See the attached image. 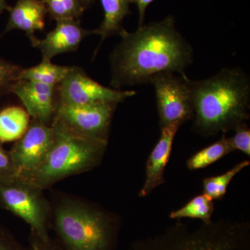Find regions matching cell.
Wrapping results in <instances>:
<instances>
[{
  "instance_id": "6da1fadb",
  "label": "cell",
  "mask_w": 250,
  "mask_h": 250,
  "mask_svg": "<svg viewBox=\"0 0 250 250\" xmlns=\"http://www.w3.org/2000/svg\"><path fill=\"white\" fill-rule=\"evenodd\" d=\"M122 40L111 55V85L149 83L163 73H185L192 62V49L179 32L172 16L139 26L134 32L123 29Z\"/></svg>"
},
{
  "instance_id": "7a4b0ae2",
  "label": "cell",
  "mask_w": 250,
  "mask_h": 250,
  "mask_svg": "<svg viewBox=\"0 0 250 250\" xmlns=\"http://www.w3.org/2000/svg\"><path fill=\"white\" fill-rule=\"evenodd\" d=\"M194 108V131L225 134L250 118V82L240 67H228L200 81L188 78Z\"/></svg>"
},
{
  "instance_id": "3957f363",
  "label": "cell",
  "mask_w": 250,
  "mask_h": 250,
  "mask_svg": "<svg viewBox=\"0 0 250 250\" xmlns=\"http://www.w3.org/2000/svg\"><path fill=\"white\" fill-rule=\"evenodd\" d=\"M52 126L54 139L48 153L24 180L41 190L98 166L107 147L106 140L79 134L58 123H52Z\"/></svg>"
},
{
  "instance_id": "277c9868",
  "label": "cell",
  "mask_w": 250,
  "mask_h": 250,
  "mask_svg": "<svg viewBox=\"0 0 250 250\" xmlns=\"http://www.w3.org/2000/svg\"><path fill=\"white\" fill-rule=\"evenodd\" d=\"M248 223L220 220L190 229L176 223L164 232L136 242L129 250H250Z\"/></svg>"
},
{
  "instance_id": "5b68a950",
  "label": "cell",
  "mask_w": 250,
  "mask_h": 250,
  "mask_svg": "<svg viewBox=\"0 0 250 250\" xmlns=\"http://www.w3.org/2000/svg\"><path fill=\"white\" fill-rule=\"evenodd\" d=\"M54 228L62 250H115L118 227L113 217L78 201L57 207Z\"/></svg>"
},
{
  "instance_id": "8992f818",
  "label": "cell",
  "mask_w": 250,
  "mask_h": 250,
  "mask_svg": "<svg viewBox=\"0 0 250 250\" xmlns=\"http://www.w3.org/2000/svg\"><path fill=\"white\" fill-rule=\"evenodd\" d=\"M41 190L18 177L0 179V205L24 220L41 239L48 241L49 207Z\"/></svg>"
},
{
  "instance_id": "52a82bcc",
  "label": "cell",
  "mask_w": 250,
  "mask_h": 250,
  "mask_svg": "<svg viewBox=\"0 0 250 250\" xmlns=\"http://www.w3.org/2000/svg\"><path fill=\"white\" fill-rule=\"evenodd\" d=\"M149 83L155 90L160 128L173 123L184 124L193 118L191 92L185 73H163Z\"/></svg>"
},
{
  "instance_id": "ba28073f",
  "label": "cell",
  "mask_w": 250,
  "mask_h": 250,
  "mask_svg": "<svg viewBox=\"0 0 250 250\" xmlns=\"http://www.w3.org/2000/svg\"><path fill=\"white\" fill-rule=\"evenodd\" d=\"M59 103L70 105L118 104L134 96L136 92L108 88L90 78L81 67L72 66L58 85Z\"/></svg>"
},
{
  "instance_id": "9c48e42d",
  "label": "cell",
  "mask_w": 250,
  "mask_h": 250,
  "mask_svg": "<svg viewBox=\"0 0 250 250\" xmlns=\"http://www.w3.org/2000/svg\"><path fill=\"white\" fill-rule=\"evenodd\" d=\"M116 104L70 105L59 103L53 123L63 125L79 134L107 141Z\"/></svg>"
},
{
  "instance_id": "30bf717a",
  "label": "cell",
  "mask_w": 250,
  "mask_h": 250,
  "mask_svg": "<svg viewBox=\"0 0 250 250\" xmlns=\"http://www.w3.org/2000/svg\"><path fill=\"white\" fill-rule=\"evenodd\" d=\"M54 139L53 126L33 120L9 154L18 178L27 179L42 164Z\"/></svg>"
},
{
  "instance_id": "8fae6325",
  "label": "cell",
  "mask_w": 250,
  "mask_h": 250,
  "mask_svg": "<svg viewBox=\"0 0 250 250\" xmlns=\"http://www.w3.org/2000/svg\"><path fill=\"white\" fill-rule=\"evenodd\" d=\"M93 34L94 30H87L81 25L80 20H61L43 39L36 38L31 44L41 51L42 61H51L59 54L77 50L83 39Z\"/></svg>"
},
{
  "instance_id": "7c38bea8",
  "label": "cell",
  "mask_w": 250,
  "mask_h": 250,
  "mask_svg": "<svg viewBox=\"0 0 250 250\" xmlns=\"http://www.w3.org/2000/svg\"><path fill=\"white\" fill-rule=\"evenodd\" d=\"M182 125L173 123L161 128L160 139L149 154L146 164V179L139 196L146 197L165 183L164 174L170 161L174 138Z\"/></svg>"
},
{
  "instance_id": "4fadbf2b",
  "label": "cell",
  "mask_w": 250,
  "mask_h": 250,
  "mask_svg": "<svg viewBox=\"0 0 250 250\" xmlns=\"http://www.w3.org/2000/svg\"><path fill=\"white\" fill-rule=\"evenodd\" d=\"M56 87L39 82L19 80L13 88L33 120L48 125L54 118L57 106L54 103Z\"/></svg>"
},
{
  "instance_id": "5bb4252c",
  "label": "cell",
  "mask_w": 250,
  "mask_h": 250,
  "mask_svg": "<svg viewBox=\"0 0 250 250\" xmlns=\"http://www.w3.org/2000/svg\"><path fill=\"white\" fill-rule=\"evenodd\" d=\"M47 11L42 0H18L9 10V18L4 34L18 29L24 31L31 42L36 39L34 33L45 27Z\"/></svg>"
},
{
  "instance_id": "9a60e30c",
  "label": "cell",
  "mask_w": 250,
  "mask_h": 250,
  "mask_svg": "<svg viewBox=\"0 0 250 250\" xmlns=\"http://www.w3.org/2000/svg\"><path fill=\"white\" fill-rule=\"evenodd\" d=\"M104 11V19L94 34L101 36V45L110 36L118 35L124 28L123 22L126 16L131 14L130 0H100Z\"/></svg>"
},
{
  "instance_id": "2e32d148",
  "label": "cell",
  "mask_w": 250,
  "mask_h": 250,
  "mask_svg": "<svg viewBox=\"0 0 250 250\" xmlns=\"http://www.w3.org/2000/svg\"><path fill=\"white\" fill-rule=\"evenodd\" d=\"M29 117L20 106H9L0 111V143L21 139L29 127Z\"/></svg>"
},
{
  "instance_id": "e0dca14e",
  "label": "cell",
  "mask_w": 250,
  "mask_h": 250,
  "mask_svg": "<svg viewBox=\"0 0 250 250\" xmlns=\"http://www.w3.org/2000/svg\"><path fill=\"white\" fill-rule=\"evenodd\" d=\"M72 66H63L52 63L51 61H42L35 66L24 69L20 80L39 82L52 86H57L68 75Z\"/></svg>"
},
{
  "instance_id": "ac0fdd59",
  "label": "cell",
  "mask_w": 250,
  "mask_h": 250,
  "mask_svg": "<svg viewBox=\"0 0 250 250\" xmlns=\"http://www.w3.org/2000/svg\"><path fill=\"white\" fill-rule=\"evenodd\" d=\"M233 151L228 138L226 135L223 134L221 139L217 142L193 154L187 161V167L190 170L205 168Z\"/></svg>"
},
{
  "instance_id": "d6986e66",
  "label": "cell",
  "mask_w": 250,
  "mask_h": 250,
  "mask_svg": "<svg viewBox=\"0 0 250 250\" xmlns=\"http://www.w3.org/2000/svg\"><path fill=\"white\" fill-rule=\"evenodd\" d=\"M214 212V202L207 195H197L179 209L171 212L170 218L181 220L183 218L197 219L203 223L212 221Z\"/></svg>"
},
{
  "instance_id": "ffe728a7",
  "label": "cell",
  "mask_w": 250,
  "mask_h": 250,
  "mask_svg": "<svg viewBox=\"0 0 250 250\" xmlns=\"http://www.w3.org/2000/svg\"><path fill=\"white\" fill-rule=\"evenodd\" d=\"M250 164V161H242L228 172L220 175L207 177L203 180V194L212 200H220L226 195L228 186L235 176Z\"/></svg>"
},
{
  "instance_id": "44dd1931",
  "label": "cell",
  "mask_w": 250,
  "mask_h": 250,
  "mask_svg": "<svg viewBox=\"0 0 250 250\" xmlns=\"http://www.w3.org/2000/svg\"><path fill=\"white\" fill-rule=\"evenodd\" d=\"M47 14L56 21L80 20L85 9L80 0H42Z\"/></svg>"
},
{
  "instance_id": "7402d4cb",
  "label": "cell",
  "mask_w": 250,
  "mask_h": 250,
  "mask_svg": "<svg viewBox=\"0 0 250 250\" xmlns=\"http://www.w3.org/2000/svg\"><path fill=\"white\" fill-rule=\"evenodd\" d=\"M22 70L19 65L0 59V97L12 93Z\"/></svg>"
},
{
  "instance_id": "603a6c76",
  "label": "cell",
  "mask_w": 250,
  "mask_h": 250,
  "mask_svg": "<svg viewBox=\"0 0 250 250\" xmlns=\"http://www.w3.org/2000/svg\"><path fill=\"white\" fill-rule=\"evenodd\" d=\"M234 134L228 138L233 151L238 150L250 156V130L248 125L243 124L234 130Z\"/></svg>"
},
{
  "instance_id": "cb8c5ba5",
  "label": "cell",
  "mask_w": 250,
  "mask_h": 250,
  "mask_svg": "<svg viewBox=\"0 0 250 250\" xmlns=\"http://www.w3.org/2000/svg\"><path fill=\"white\" fill-rule=\"evenodd\" d=\"M16 177L14 164L9 152L1 146L0 143V179L12 178Z\"/></svg>"
},
{
  "instance_id": "d4e9b609",
  "label": "cell",
  "mask_w": 250,
  "mask_h": 250,
  "mask_svg": "<svg viewBox=\"0 0 250 250\" xmlns=\"http://www.w3.org/2000/svg\"><path fill=\"white\" fill-rule=\"evenodd\" d=\"M0 250H25L14 236L0 225Z\"/></svg>"
},
{
  "instance_id": "484cf974",
  "label": "cell",
  "mask_w": 250,
  "mask_h": 250,
  "mask_svg": "<svg viewBox=\"0 0 250 250\" xmlns=\"http://www.w3.org/2000/svg\"><path fill=\"white\" fill-rule=\"evenodd\" d=\"M29 244L30 250H62L58 243L52 239L48 241H42L32 231L29 236Z\"/></svg>"
},
{
  "instance_id": "4316f807",
  "label": "cell",
  "mask_w": 250,
  "mask_h": 250,
  "mask_svg": "<svg viewBox=\"0 0 250 250\" xmlns=\"http://www.w3.org/2000/svg\"><path fill=\"white\" fill-rule=\"evenodd\" d=\"M154 1V0H130L131 4H135L137 6L139 13L140 26L143 25V22H144L146 9H147L148 6Z\"/></svg>"
},
{
  "instance_id": "83f0119b",
  "label": "cell",
  "mask_w": 250,
  "mask_h": 250,
  "mask_svg": "<svg viewBox=\"0 0 250 250\" xmlns=\"http://www.w3.org/2000/svg\"><path fill=\"white\" fill-rule=\"evenodd\" d=\"M10 9H11V6L8 5L6 0H0V14H2L6 10L9 11Z\"/></svg>"
},
{
  "instance_id": "f1b7e54d",
  "label": "cell",
  "mask_w": 250,
  "mask_h": 250,
  "mask_svg": "<svg viewBox=\"0 0 250 250\" xmlns=\"http://www.w3.org/2000/svg\"><path fill=\"white\" fill-rule=\"evenodd\" d=\"M80 1L84 9H88L93 2V0H80Z\"/></svg>"
}]
</instances>
